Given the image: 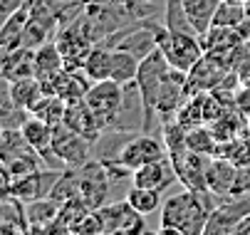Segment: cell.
I'll list each match as a JSON object with an SVG mask.
<instances>
[{
  "mask_svg": "<svg viewBox=\"0 0 250 235\" xmlns=\"http://www.w3.org/2000/svg\"><path fill=\"white\" fill-rule=\"evenodd\" d=\"M216 208V196H201L191 188H184L164 198L159 233L161 235H201Z\"/></svg>",
  "mask_w": 250,
  "mask_h": 235,
  "instance_id": "1",
  "label": "cell"
},
{
  "mask_svg": "<svg viewBox=\"0 0 250 235\" xmlns=\"http://www.w3.org/2000/svg\"><path fill=\"white\" fill-rule=\"evenodd\" d=\"M0 166L15 181L38 169H45V158L25 139L22 129H3V134H0Z\"/></svg>",
  "mask_w": 250,
  "mask_h": 235,
  "instance_id": "2",
  "label": "cell"
},
{
  "mask_svg": "<svg viewBox=\"0 0 250 235\" xmlns=\"http://www.w3.org/2000/svg\"><path fill=\"white\" fill-rule=\"evenodd\" d=\"M99 223H102V235H112V233H119V235H139L146 230V215L136 213L129 200L122 198V200H112V203H104L99 208H94Z\"/></svg>",
  "mask_w": 250,
  "mask_h": 235,
  "instance_id": "3",
  "label": "cell"
},
{
  "mask_svg": "<svg viewBox=\"0 0 250 235\" xmlns=\"http://www.w3.org/2000/svg\"><path fill=\"white\" fill-rule=\"evenodd\" d=\"M87 104L92 107L97 121L102 129H109L117 121V114L122 109V99H124V84L117 79H102L94 82L87 92Z\"/></svg>",
  "mask_w": 250,
  "mask_h": 235,
  "instance_id": "4",
  "label": "cell"
},
{
  "mask_svg": "<svg viewBox=\"0 0 250 235\" xmlns=\"http://www.w3.org/2000/svg\"><path fill=\"white\" fill-rule=\"evenodd\" d=\"M80 196L92 208L112 203V176L106 163L89 158L87 163L80 166Z\"/></svg>",
  "mask_w": 250,
  "mask_h": 235,
  "instance_id": "5",
  "label": "cell"
},
{
  "mask_svg": "<svg viewBox=\"0 0 250 235\" xmlns=\"http://www.w3.org/2000/svg\"><path fill=\"white\" fill-rule=\"evenodd\" d=\"M92 141L69 129L64 121L52 126V151L64 166H82L92 158Z\"/></svg>",
  "mask_w": 250,
  "mask_h": 235,
  "instance_id": "6",
  "label": "cell"
},
{
  "mask_svg": "<svg viewBox=\"0 0 250 235\" xmlns=\"http://www.w3.org/2000/svg\"><path fill=\"white\" fill-rule=\"evenodd\" d=\"M171 158H173V166H176L178 181H181L186 188L201 193V196H210V188H208L206 174H208V163H210L213 156H206V154H198V151L184 149V151L171 154Z\"/></svg>",
  "mask_w": 250,
  "mask_h": 235,
  "instance_id": "7",
  "label": "cell"
},
{
  "mask_svg": "<svg viewBox=\"0 0 250 235\" xmlns=\"http://www.w3.org/2000/svg\"><path fill=\"white\" fill-rule=\"evenodd\" d=\"M164 156H168V149H166L164 139L161 137H154V134H144V131H141V134H136V137L124 146V151H122V156H119L117 163H122V166H126V169L136 171V169H141V166H146L151 161H159Z\"/></svg>",
  "mask_w": 250,
  "mask_h": 235,
  "instance_id": "8",
  "label": "cell"
},
{
  "mask_svg": "<svg viewBox=\"0 0 250 235\" xmlns=\"http://www.w3.org/2000/svg\"><path fill=\"white\" fill-rule=\"evenodd\" d=\"M64 169H38V171H32L27 176H20L13 181L10 186V193L8 196H15L18 200H22V203H30V200H38V198H45L52 193L60 174Z\"/></svg>",
  "mask_w": 250,
  "mask_h": 235,
  "instance_id": "9",
  "label": "cell"
},
{
  "mask_svg": "<svg viewBox=\"0 0 250 235\" xmlns=\"http://www.w3.org/2000/svg\"><path fill=\"white\" fill-rule=\"evenodd\" d=\"M144 121H146V104L141 89L134 82L124 84V99H122V109L117 114V121L109 129H126V131H144Z\"/></svg>",
  "mask_w": 250,
  "mask_h": 235,
  "instance_id": "10",
  "label": "cell"
},
{
  "mask_svg": "<svg viewBox=\"0 0 250 235\" xmlns=\"http://www.w3.org/2000/svg\"><path fill=\"white\" fill-rule=\"evenodd\" d=\"M178 181V174H176V166H173V158L171 154L159 158V161H151L146 166L134 171V186H144V188H154L159 193H166L173 183Z\"/></svg>",
  "mask_w": 250,
  "mask_h": 235,
  "instance_id": "11",
  "label": "cell"
},
{
  "mask_svg": "<svg viewBox=\"0 0 250 235\" xmlns=\"http://www.w3.org/2000/svg\"><path fill=\"white\" fill-rule=\"evenodd\" d=\"M22 134H25V139L38 149V154L45 158L47 169H67V166L55 156V151H52V124L50 121H45V119L32 114L22 124Z\"/></svg>",
  "mask_w": 250,
  "mask_h": 235,
  "instance_id": "12",
  "label": "cell"
},
{
  "mask_svg": "<svg viewBox=\"0 0 250 235\" xmlns=\"http://www.w3.org/2000/svg\"><path fill=\"white\" fill-rule=\"evenodd\" d=\"M64 124L69 129H75L77 134H82L84 139H89L92 144L99 139V134L104 131L92 112V107L87 104V99H72L67 102V112H64Z\"/></svg>",
  "mask_w": 250,
  "mask_h": 235,
  "instance_id": "13",
  "label": "cell"
},
{
  "mask_svg": "<svg viewBox=\"0 0 250 235\" xmlns=\"http://www.w3.org/2000/svg\"><path fill=\"white\" fill-rule=\"evenodd\" d=\"M141 131H126V129H104L99 134V139L92 146V158L102 161V163H114L119 161L124 146Z\"/></svg>",
  "mask_w": 250,
  "mask_h": 235,
  "instance_id": "14",
  "label": "cell"
},
{
  "mask_svg": "<svg viewBox=\"0 0 250 235\" xmlns=\"http://www.w3.org/2000/svg\"><path fill=\"white\" fill-rule=\"evenodd\" d=\"M92 84H94V82L87 77L84 70H69V67H64V70L52 79L50 94L62 97L64 102H72V99H84Z\"/></svg>",
  "mask_w": 250,
  "mask_h": 235,
  "instance_id": "15",
  "label": "cell"
},
{
  "mask_svg": "<svg viewBox=\"0 0 250 235\" xmlns=\"http://www.w3.org/2000/svg\"><path fill=\"white\" fill-rule=\"evenodd\" d=\"M235 176H238V163H233L230 158H223V156H213L210 158L206 181H208V188H210V193L216 198L233 193Z\"/></svg>",
  "mask_w": 250,
  "mask_h": 235,
  "instance_id": "16",
  "label": "cell"
},
{
  "mask_svg": "<svg viewBox=\"0 0 250 235\" xmlns=\"http://www.w3.org/2000/svg\"><path fill=\"white\" fill-rule=\"evenodd\" d=\"M0 235H30L25 203L15 196H3L0 200Z\"/></svg>",
  "mask_w": 250,
  "mask_h": 235,
  "instance_id": "17",
  "label": "cell"
},
{
  "mask_svg": "<svg viewBox=\"0 0 250 235\" xmlns=\"http://www.w3.org/2000/svg\"><path fill=\"white\" fill-rule=\"evenodd\" d=\"M25 77H35V50L20 45L18 50L3 55V79L18 82Z\"/></svg>",
  "mask_w": 250,
  "mask_h": 235,
  "instance_id": "18",
  "label": "cell"
},
{
  "mask_svg": "<svg viewBox=\"0 0 250 235\" xmlns=\"http://www.w3.org/2000/svg\"><path fill=\"white\" fill-rule=\"evenodd\" d=\"M62 70H64V57H62L55 40H50L35 50V77L40 82L55 79Z\"/></svg>",
  "mask_w": 250,
  "mask_h": 235,
  "instance_id": "19",
  "label": "cell"
},
{
  "mask_svg": "<svg viewBox=\"0 0 250 235\" xmlns=\"http://www.w3.org/2000/svg\"><path fill=\"white\" fill-rule=\"evenodd\" d=\"M27 18H30V0H27V5H22L20 10H15L10 18L3 20V27H0V50H3V55L22 45V32H25Z\"/></svg>",
  "mask_w": 250,
  "mask_h": 235,
  "instance_id": "20",
  "label": "cell"
},
{
  "mask_svg": "<svg viewBox=\"0 0 250 235\" xmlns=\"http://www.w3.org/2000/svg\"><path fill=\"white\" fill-rule=\"evenodd\" d=\"M60 203L52 198V196H45V198H38V200H30L25 203V215H27V223H30V233H40L60 215Z\"/></svg>",
  "mask_w": 250,
  "mask_h": 235,
  "instance_id": "21",
  "label": "cell"
},
{
  "mask_svg": "<svg viewBox=\"0 0 250 235\" xmlns=\"http://www.w3.org/2000/svg\"><path fill=\"white\" fill-rule=\"evenodd\" d=\"M112 67H114V47L97 42L84 62V72L92 82H102V79H112Z\"/></svg>",
  "mask_w": 250,
  "mask_h": 235,
  "instance_id": "22",
  "label": "cell"
},
{
  "mask_svg": "<svg viewBox=\"0 0 250 235\" xmlns=\"http://www.w3.org/2000/svg\"><path fill=\"white\" fill-rule=\"evenodd\" d=\"M221 3L223 0H184L186 15H188L191 25L196 27V32L201 38L213 27V20H216V13H218Z\"/></svg>",
  "mask_w": 250,
  "mask_h": 235,
  "instance_id": "23",
  "label": "cell"
},
{
  "mask_svg": "<svg viewBox=\"0 0 250 235\" xmlns=\"http://www.w3.org/2000/svg\"><path fill=\"white\" fill-rule=\"evenodd\" d=\"M8 89H10V97H13V104L30 109V112L45 94L38 77H25V79H18V82H8Z\"/></svg>",
  "mask_w": 250,
  "mask_h": 235,
  "instance_id": "24",
  "label": "cell"
},
{
  "mask_svg": "<svg viewBox=\"0 0 250 235\" xmlns=\"http://www.w3.org/2000/svg\"><path fill=\"white\" fill-rule=\"evenodd\" d=\"M164 193L154 191V188H144V186H131L129 193H126V200H129V206L141 213V215H151L156 211H161L164 206Z\"/></svg>",
  "mask_w": 250,
  "mask_h": 235,
  "instance_id": "25",
  "label": "cell"
},
{
  "mask_svg": "<svg viewBox=\"0 0 250 235\" xmlns=\"http://www.w3.org/2000/svg\"><path fill=\"white\" fill-rule=\"evenodd\" d=\"M188 149L191 151H198V154H206V156H218L221 154V141L216 139L210 126L201 124L196 129H188V139H186Z\"/></svg>",
  "mask_w": 250,
  "mask_h": 235,
  "instance_id": "26",
  "label": "cell"
},
{
  "mask_svg": "<svg viewBox=\"0 0 250 235\" xmlns=\"http://www.w3.org/2000/svg\"><path fill=\"white\" fill-rule=\"evenodd\" d=\"M50 196L57 200L60 206L64 203V200L80 196V166H67V169L60 174V178H57V183H55Z\"/></svg>",
  "mask_w": 250,
  "mask_h": 235,
  "instance_id": "27",
  "label": "cell"
},
{
  "mask_svg": "<svg viewBox=\"0 0 250 235\" xmlns=\"http://www.w3.org/2000/svg\"><path fill=\"white\" fill-rule=\"evenodd\" d=\"M64 112H67V102H64L62 97H57V94H42V99L32 107V114L35 117L50 121L52 126L64 121Z\"/></svg>",
  "mask_w": 250,
  "mask_h": 235,
  "instance_id": "28",
  "label": "cell"
},
{
  "mask_svg": "<svg viewBox=\"0 0 250 235\" xmlns=\"http://www.w3.org/2000/svg\"><path fill=\"white\" fill-rule=\"evenodd\" d=\"M139 62L131 52H124V50H117L114 47V67H112V79H117L119 84H126V82H134L136 79V72H139Z\"/></svg>",
  "mask_w": 250,
  "mask_h": 235,
  "instance_id": "29",
  "label": "cell"
},
{
  "mask_svg": "<svg viewBox=\"0 0 250 235\" xmlns=\"http://www.w3.org/2000/svg\"><path fill=\"white\" fill-rule=\"evenodd\" d=\"M248 18V8L240 0H223L218 5V13H216V20L213 25H226V27H240Z\"/></svg>",
  "mask_w": 250,
  "mask_h": 235,
  "instance_id": "30",
  "label": "cell"
},
{
  "mask_svg": "<svg viewBox=\"0 0 250 235\" xmlns=\"http://www.w3.org/2000/svg\"><path fill=\"white\" fill-rule=\"evenodd\" d=\"M245 193H250V163L238 166V176H235V186L230 196H245Z\"/></svg>",
  "mask_w": 250,
  "mask_h": 235,
  "instance_id": "31",
  "label": "cell"
},
{
  "mask_svg": "<svg viewBox=\"0 0 250 235\" xmlns=\"http://www.w3.org/2000/svg\"><path fill=\"white\" fill-rule=\"evenodd\" d=\"M22 5H27V0H0V20L10 18L15 10H20Z\"/></svg>",
  "mask_w": 250,
  "mask_h": 235,
  "instance_id": "32",
  "label": "cell"
},
{
  "mask_svg": "<svg viewBox=\"0 0 250 235\" xmlns=\"http://www.w3.org/2000/svg\"><path fill=\"white\" fill-rule=\"evenodd\" d=\"M238 77H240V87H250V62H245L238 70Z\"/></svg>",
  "mask_w": 250,
  "mask_h": 235,
  "instance_id": "33",
  "label": "cell"
},
{
  "mask_svg": "<svg viewBox=\"0 0 250 235\" xmlns=\"http://www.w3.org/2000/svg\"><path fill=\"white\" fill-rule=\"evenodd\" d=\"M240 3H250V0H240Z\"/></svg>",
  "mask_w": 250,
  "mask_h": 235,
  "instance_id": "34",
  "label": "cell"
}]
</instances>
